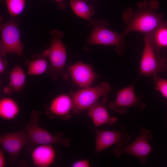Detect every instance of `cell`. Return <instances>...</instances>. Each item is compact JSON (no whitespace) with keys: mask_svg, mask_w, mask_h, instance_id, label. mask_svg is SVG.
I'll list each match as a JSON object with an SVG mask.
<instances>
[{"mask_svg":"<svg viewBox=\"0 0 167 167\" xmlns=\"http://www.w3.org/2000/svg\"><path fill=\"white\" fill-rule=\"evenodd\" d=\"M137 6L138 8L135 11L127 8L122 13V18L126 25L122 33L124 36L133 31L148 34L163 20V14L155 11L159 7L157 1L139 2Z\"/></svg>","mask_w":167,"mask_h":167,"instance_id":"cell-1","label":"cell"},{"mask_svg":"<svg viewBox=\"0 0 167 167\" xmlns=\"http://www.w3.org/2000/svg\"><path fill=\"white\" fill-rule=\"evenodd\" d=\"M89 25L92 31L87 39L88 45H112L119 55L123 53L125 47L124 36L122 33L110 29L107 19H92L89 21Z\"/></svg>","mask_w":167,"mask_h":167,"instance_id":"cell-2","label":"cell"},{"mask_svg":"<svg viewBox=\"0 0 167 167\" xmlns=\"http://www.w3.org/2000/svg\"><path fill=\"white\" fill-rule=\"evenodd\" d=\"M41 114L40 112L33 110L29 122L23 126L29 139L28 143L26 146L27 150H32L36 146L55 143H59L65 146L69 147L70 139L65 137L63 134L58 132L55 135H53L40 126L39 120Z\"/></svg>","mask_w":167,"mask_h":167,"instance_id":"cell-3","label":"cell"},{"mask_svg":"<svg viewBox=\"0 0 167 167\" xmlns=\"http://www.w3.org/2000/svg\"><path fill=\"white\" fill-rule=\"evenodd\" d=\"M52 34L50 47L43 54L44 57L48 58L49 62L47 72L53 80L60 77L63 80H68L69 77L64 70L67 52L66 47L62 40L63 34L60 31H54Z\"/></svg>","mask_w":167,"mask_h":167,"instance_id":"cell-4","label":"cell"},{"mask_svg":"<svg viewBox=\"0 0 167 167\" xmlns=\"http://www.w3.org/2000/svg\"><path fill=\"white\" fill-rule=\"evenodd\" d=\"M144 47L139 64V76H157L158 73L167 71V60L162 57L160 50L154 47L144 34Z\"/></svg>","mask_w":167,"mask_h":167,"instance_id":"cell-5","label":"cell"},{"mask_svg":"<svg viewBox=\"0 0 167 167\" xmlns=\"http://www.w3.org/2000/svg\"><path fill=\"white\" fill-rule=\"evenodd\" d=\"M107 83L101 82L99 86L84 88L71 94L73 104L72 111L74 113H80L88 109L97 102L101 96H105L111 90Z\"/></svg>","mask_w":167,"mask_h":167,"instance_id":"cell-6","label":"cell"},{"mask_svg":"<svg viewBox=\"0 0 167 167\" xmlns=\"http://www.w3.org/2000/svg\"><path fill=\"white\" fill-rule=\"evenodd\" d=\"M153 136L150 131L142 127L138 136L134 141L124 148H115L113 154L117 157H120L124 153L131 155L139 158L141 164L145 165L148 156L152 151L148 140L152 139Z\"/></svg>","mask_w":167,"mask_h":167,"instance_id":"cell-7","label":"cell"},{"mask_svg":"<svg viewBox=\"0 0 167 167\" xmlns=\"http://www.w3.org/2000/svg\"><path fill=\"white\" fill-rule=\"evenodd\" d=\"M0 53L2 56L8 53L22 56L24 46L17 26L13 22H7L1 26Z\"/></svg>","mask_w":167,"mask_h":167,"instance_id":"cell-8","label":"cell"},{"mask_svg":"<svg viewBox=\"0 0 167 167\" xmlns=\"http://www.w3.org/2000/svg\"><path fill=\"white\" fill-rule=\"evenodd\" d=\"M146 104L140 97L136 95L133 85L124 88L117 93L115 101L109 105L110 109L120 114L126 113L131 107H135L140 111L143 110Z\"/></svg>","mask_w":167,"mask_h":167,"instance_id":"cell-9","label":"cell"},{"mask_svg":"<svg viewBox=\"0 0 167 167\" xmlns=\"http://www.w3.org/2000/svg\"><path fill=\"white\" fill-rule=\"evenodd\" d=\"M95 152L98 153L113 145L121 148L125 146L130 139L129 134L123 127L115 130H95Z\"/></svg>","mask_w":167,"mask_h":167,"instance_id":"cell-10","label":"cell"},{"mask_svg":"<svg viewBox=\"0 0 167 167\" xmlns=\"http://www.w3.org/2000/svg\"><path fill=\"white\" fill-rule=\"evenodd\" d=\"M28 142V135L24 129L20 131L5 133L0 138L2 148L10 155L9 162L11 164L16 161L22 149L26 147Z\"/></svg>","mask_w":167,"mask_h":167,"instance_id":"cell-11","label":"cell"},{"mask_svg":"<svg viewBox=\"0 0 167 167\" xmlns=\"http://www.w3.org/2000/svg\"><path fill=\"white\" fill-rule=\"evenodd\" d=\"M68 70L74 83L83 88L89 87L98 77L92 66L80 62L69 65Z\"/></svg>","mask_w":167,"mask_h":167,"instance_id":"cell-12","label":"cell"},{"mask_svg":"<svg viewBox=\"0 0 167 167\" xmlns=\"http://www.w3.org/2000/svg\"><path fill=\"white\" fill-rule=\"evenodd\" d=\"M107 101L108 98L104 97L88 109V116L96 126L105 124L113 125L117 120L116 118L109 115L105 106Z\"/></svg>","mask_w":167,"mask_h":167,"instance_id":"cell-13","label":"cell"},{"mask_svg":"<svg viewBox=\"0 0 167 167\" xmlns=\"http://www.w3.org/2000/svg\"><path fill=\"white\" fill-rule=\"evenodd\" d=\"M55 152L51 144L38 145L33 149L31 158L34 164L38 167H48L54 162Z\"/></svg>","mask_w":167,"mask_h":167,"instance_id":"cell-14","label":"cell"},{"mask_svg":"<svg viewBox=\"0 0 167 167\" xmlns=\"http://www.w3.org/2000/svg\"><path fill=\"white\" fill-rule=\"evenodd\" d=\"M73 108V101L71 96L62 94L53 99L49 105V110L55 116L66 118L69 116Z\"/></svg>","mask_w":167,"mask_h":167,"instance_id":"cell-15","label":"cell"},{"mask_svg":"<svg viewBox=\"0 0 167 167\" xmlns=\"http://www.w3.org/2000/svg\"><path fill=\"white\" fill-rule=\"evenodd\" d=\"M151 45L160 50L167 47V20H162L154 30L145 34Z\"/></svg>","mask_w":167,"mask_h":167,"instance_id":"cell-16","label":"cell"},{"mask_svg":"<svg viewBox=\"0 0 167 167\" xmlns=\"http://www.w3.org/2000/svg\"><path fill=\"white\" fill-rule=\"evenodd\" d=\"M19 111V106L16 102L9 97H3L0 100V117L6 120L15 118Z\"/></svg>","mask_w":167,"mask_h":167,"instance_id":"cell-17","label":"cell"},{"mask_svg":"<svg viewBox=\"0 0 167 167\" xmlns=\"http://www.w3.org/2000/svg\"><path fill=\"white\" fill-rule=\"evenodd\" d=\"M70 5L74 13L78 16L88 21L94 14L92 7L83 0H71Z\"/></svg>","mask_w":167,"mask_h":167,"instance_id":"cell-18","label":"cell"},{"mask_svg":"<svg viewBox=\"0 0 167 167\" xmlns=\"http://www.w3.org/2000/svg\"><path fill=\"white\" fill-rule=\"evenodd\" d=\"M9 85L14 91L19 92L23 88L25 82L26 74L19 65L15 66L10 73Z\"/></svg>","mask_w":167,"mask_h":167,"instance_id":"cell-19","label":"cell"},{"mask_svg":"<svg viewBox=\"0 0 167 167\" xmlns=\"http://www.w3.org/2000/svg\"><path fill=\"white\" fill-rule=\"evenodd\" d=\"M47 61L44 58H40L31 61L28 66L27 74L38 75L44 73L48 68Z\"/></svg>","mask_w":167,"mask_h":167,"instance_id":"cell-20","label":"cell"},{"mask_svg":"<svg viewBox=\"0 0 167 167\" xmlns=\"http://www.w3.org/2000/svg\"><path fill=\"white\" fill-rule=\"evenodd\" d=\"M5 2L9 14L14 17L21 14L25 7V0H5Z\"/></svg>","mask_w":167,"mask_h":167,"instance_id":"cell-21","label":"cell"},{"mask_svg":"<svg viewBox=\"0 0 167 167\" xmlns=\"http://www.w3.org/2000/svg\"><path fill=\"white\" fill-rule=\"evenodd\" d=\"M153 79L156 86V90L167 100V80L158 75L154 77Z\"/></svg>","mask_w":167,"mask_h":167,"instance_id":"cell-22","label":"cell"},{"mask_svg":"<svg viewBox=\"0 0 167 167\" xmlns=\"http://www.w3.org/2000/svg\"><path fill=\"white\" fill-rule=\"evenodd\" d=\"M90 166L89 162L88 160H82L78 161L73 163V167H89Z\"/></svg>","mask_w":167,"mask_h":167,"instance_id":"cell-23","label":"cell"},{"mask_svg":"<svg viewBox=\"0 0 167 167\" xmlns=\"http://www.w3.org/2000/svg\"><path fill=\"white\" fill-rule=\"evenodd\" d=\"M7 64L6 60L2 57L0 58V73H2L5 71Z\"/></svg>","mask_w":167,"mask_h":167,"instance_id":"cell-24","label":"cell"},{"mask_svg":"<svg viewBox=\"0 0 167 167\" xmlns=\"http://www.w3.org/2000/svg\"><path fill=\"white\" fill-rule=\"evenodd\" d=\"M2 148L0 149V167H4L5 165V159Z\"/></svg>","mask_w":167,"mask_h":167,"instance_id":"cell-25","label":"cell"},{"mask_svg":"<svg viewBox=\"0 0 167 167\" xmlns=\"http://www.w3.org/2000/svg\"><path fill=\"white\" fill-rule=\"evenodd\" d=\"M55 1L57 2L58 3H61L63 1V0H54Z\"/></svg>","mask_w":167,"mask_h":167,"instance_id":"cell-26","label":"cell"}]
</instances>
